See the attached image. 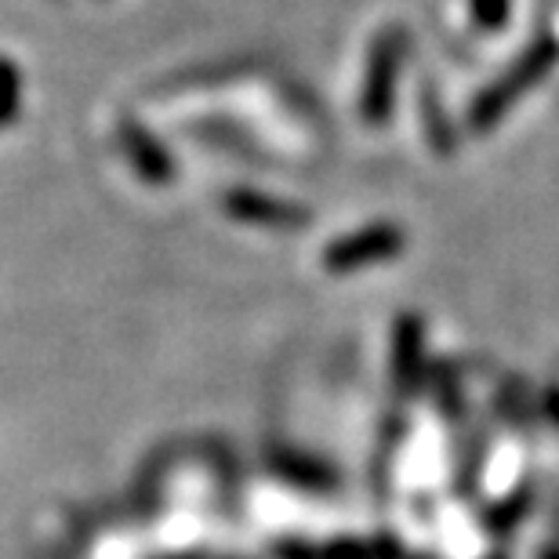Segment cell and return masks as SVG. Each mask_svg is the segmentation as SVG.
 Returning <instances> with one entry per match:
<instances>
[{"instance_id":"1","label":"cell","mask_w":559,"mask_h":559,"mask_svg":"<svg viewBox=\"0 0 559 559\" xmlns=\"http://www.w3.org/2000/svg\"><path fill=\"white\" fill-rule=\"evenodd\" d=\"M15 103H19V73L11 62H0V124L11 120Z\"/></svg>"}]
</instances>
